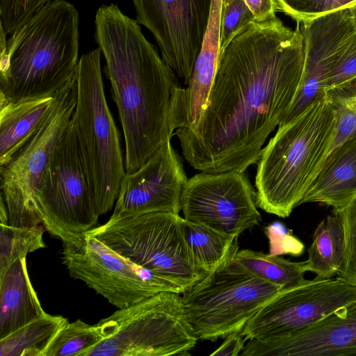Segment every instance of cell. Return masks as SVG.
<instances>
[{
  "label": "cell",
  "instance_id": "cell-15",
  "mask_svg": "<svg viewBox=\"0 0 356 356\" xmlns=\"http://www.w3.org/2000/svg\"><path fill=\"white\" fill-rule=\"evenodd\" d=\"M304 40V66L296 95L284 124L327 96L326 83L339 56L356 34L350 8L332 12L300 24Z\"/></svg>",
  "mask_w": 356,
  "mask_h": 356
},
{
  "label": "cell",
  "instance_id": "cell-35",
  "mask_svg": "<svg viewBox=\"0 0 356 356\" xmlns=\"http://www.w3.org/2000/svg\"><path fill=\"white\" fill-rule=\"evenodd\" d=\"M350 11H351V13H352V16H353V20H354V23L356 26V4L354 5L353 7L350 8Z\"/></svg>",
  "mask_w": 356,
  "mask_h": 356
},
{
  "label": "cell",
  "instance_id": "cell-12",
  "mask_svg": "<svg viewBox=\"0 0 356 356\" xmlns=\"http://www.w3.org/2000/svg\"><path fill=\"white\" fill-rule=\"evenodd\" d=\"M256 191L241 172H201L188 179L181 196L184 218L238 236L258 225Z\"/></svg>",
  "mask_w": 356,
  "mask_h": 356
},
{
  "label": "cell",
  "instance_id": "cell-20",
  "mask_svg": "<svg viewBox=\"0 0 356 356\" xmlns=\"http://www.w3.org/2000/svg\"><path fill=\"white\" fill-rule=\"evenodd\" d=\"M55 95L12 102L0 97V166L10 162L48 118Z\"/></svg>",
  "mask_w": 356,
  "mask_h": 356
},
{
  "label": "cell",
  "instance_id": "cell-34",
  "mask_svg": "<svg viewBox=\"0 0 356 356\" xmlns=\"http://www.w3.org/2000/svg\"><path fill=\"white\" fill-rule=\"evenodd\" d=\"M252 13L255 22H264L276 17L274 0H244Z\"/></svg>",
  "mask_w": 356,
  "mask_h": 356
},
{
  "label": "cell",
  "instance_id": "cell-9",
  "mask_svg": "<svg viewBox=\"0 0 356 356\" xmlns=\"http://www.w3.org/2000/svg\"><path fill=\"white\" fill-rule=\"evenodd\" d=\"M282 290L231 260L209 272L181 296L186 318L197 338L214 341L241 331Z\"/></svg>",
  "mask_w": 356,
  "mask_h": 356
},
{
  "label": "cell",
  "instance_id": "cell-26",
  "mask_svg": "<svg viewBox=\"0 0 356 356\" xmlns=\"http://www.w3.org/2000/svg\"><path fill=\"white\" fill-rule=\"evenodd\" d=\"M104 339L98 323L90 325L80 319L67 322L50 343L45 356H82Z\"/></svg>",
  "mask_w": 356,
  "mask_h": 356
},
{
  "label": "cell",
  "instance_id": "cell-31",
  "mask_svg": "<svg viewBox=\"0 0 356 356\" xmlns=\"http://www.w3.org/2000/svg\"><path fill=\"white\" fill-rule=\"evenodd\" d=\"M356 78V34L343 49L326 83L327 94Z\"/></svg>",
  "mask_w": 356,
  "mask_h": 356
},
{
  "label": "cell",
  "instance_id": "cell-16",
  "mask_svg": "<svg viewBox=\"0 0 356 356\" xmlns=\"http://www.w3.org/2000/svg\"><path fill=\"white\" fill-rule=\"evenodd\" d=\"M171 138L137 170L122 177L111 218L152 212L181 211V196L188 179Z\"/></svg>",
  "mask_w": 356,
  "mask_h": 356
},
{
  "label": "cell",
  "instance_id": "cell-11",
  "mask_svg": "<svg viewBox=\"0 0 356 356\" xmlns=\"http://www.w3.org/2000/svg\"><path fill=\"white\" fill-rule=\"evenodd\" d=\"M356 302V285L340 278L307 280L280 291L248 321V340H271L304 330Z\"/></svg>",
  "mask_w": 356,
  "mask_h": 356
},
{
  "label": "cell",
  "instance_id": "cell-25",
  "mask_svg": "<svg viewBox=\"0 0 356 356\" xmlns=\"http://www.w3.org/2000/svg\"><path fill=\"white\" fill-rule=\"evenodd\" d=\"M188 245L199 264L208 272L229 262L238 250V236L225 234L185 219Z\"/></svg>",
  "mask_w": 356,
  "mask_h": 356
},
{
  "label": "cell",
  "instance_id": "cell-2",
  "mask_svg": "<svg viewBox=\"0 0 356 356\" xmlns=\"http://www.w3.org/2000/svg\"><path fill=\"white\" fill-rule=\"evenodd\" d=\"M94 37L118 107L125 143L124 168L130 174L172 136L170 108L177 75L145 38L137 19L117 4L99 7Z\"/></svg>",
  "mask_w": 356,
  "mask_h": 356
},
{
  "label": "cell",
  "instance_id": "cell-28",
  "mask_svg": "<svg viewBox=\"0 0 356 356\" xmlns=\"http://www.w3.org/2000/svg\"><path fill=\"white\" fill-rule=\"evenodd\" d=\"M277 11L300 24L327 13L350 8L356 0H274Z\"/></svg>",
  "mask_w": 356,
  "mask_h": 356
},
{
  "label": "cell",
  "instance_id": "cell-1",
  "mask_svg": "<svg viewBox=\"0 0 356 356\" xmlns=\"http://www.w3.org/2000/svg\"><path fill=\"white\" fill-rule=\"evenodd\" d=\"M304 58L298 23L292 29L276 16L237 35L220 56L198 124L176 130L190 165L209 173L244 172L257 163L296 95Z\"/></svg>",
  "mask_w": 356,
  "mask_h": 356
},
{
  "label": "cell",
  "instance_id": "cell-24",
  "mask_svg": "<svg viewBox=\"0 0 356 356\" xmlns=\"http://www.w3.org/2000/svg\"><path fill=\"white\" fill-rule=\"evenodd\" d=\"M232 263L282 290L304 283L307 271L305 261H291L278 255L251 250H238Z\"/></svg>",
  "mask_w": 356,
  "mask_h": 356
},
{
  "label": "cell",
  "instance_id": "cell-17",
  "mask_svg": "<svg viewBox=\"0 0 356 356\" xmlns=\"http://www.w3.org/2000/svg\"><path fill=\"white\" fill-rule=\"evenodd\" d=\"M241 356H356V302L292 334L249 339Z\"/></svg>",
  "mask_w": 356,
  "mask_h": 356
},
{
  "label": "cell",
  "instance_id": "cell-8",
  "mask_svg": "<svg viewBox=\"0 0 356 356\" xmlns=\"http://www.w3.org/2000/svg\"><path fill=\"white\" fill-rule=\"evenodd\" d=\"M36 202L46 230L74 243L95 227L101 216L95 187L72 121L39 184Z\"/></svg>",
  "mask_w": 356,
  "mask_h": 356
},
{
  "label": "cell",
  "instance_id": "cell-30",
  "mask_svg": "<svg viewBox=\"0 0 356 356\" xmlns=\"http://www.w3.org/2000/svg\"><path fill=\"white\" fill-rule=\"evenodd\" d=\"M53 0H0V27L8 35Z\"/></svg>",
  "mask_w": 356,
  "mask_h": 356
},
{
  "label": "cell",
  "instance_id": "cell-27",
  "mask_svg": "<svg viewBox=\"0 0 356 356\" xmlns=\"http://www.w3.org/2000/svg\"><path fill=\"white\" fill-rule=\"evenodd\" d=\"M254 22V17L244 0H221L219 22L220 58L232 40Z\"/></svg>",
  "mask_w": 356,
  "mask_h": 356
},
{
  "label": "cell",
  "instance_id": "cell-18",
  "mask_svg": "<svg viewBox=\"0 0 356 356\" xmlns=\"http://www.w3.org/2000/svg\"><path fill=\"white\" fill-rule=\"evenodd\" d=\"M221 0H213L210 19L191 79L171 92L170 127L194 129L207 108L220 63L219 22Z\"/></svg>",
  "mask_w": 356,
  "mask_h": 356
},
{
  "label": "cell",
  "instance_id": "cell-4",
  "mask_svg": "<svg viewBox=\"0 0 356 356\" xmlns=\"http://www.w3.org/2000/svg\"><path fill=\"white\" fill-rule=\"evenodd\" d=\"M337 115L336 104L326 96L278 126L259 160L257 207L286 218L299 206L328 154Z\"/></svg>",
  "mask_w": 356,
  "mask_h": 356
},
{
  "label": "cell",
  "instance_id": "cell-29",
  "mask_svg": "<svg viewBox=\"0 0 356 356\" xmlns=\"http://www.w3.org/2000/svg\"><path fill=\"white\" fill-rule=\"evenodd\" d=\"M333 213L341 220L344 236L343 260L336 276L356 285V198Z\"/></svg>",
  "mask_w": 356,
  "mask_h": 356
},
{
  "label": "cell",
  "instance_id": "cell-7",
  "mask_svg": "<svg viewBox=\"0 0 356 356\" xmlns=\"http://www.w3.org/2000/svg\"><path fill=\"white\" fill-rule=\"evenodd\" d=\"M97 47L82 55L74 74L76 105L74 124L92 179L100 215L115 203L126 173L118 128L108 106Z\"/></svg>",
  "mask_w": 356,
  "mask_h": 356
},
{
  "label": "cell",
  "instance_id": "cell-19",
  "mask_svg": "<svg viewBox=\"0 0 356 356\" xmlns=\"http://www.w3.org/2000/svg\"><path fill=\"white\" fill-rule=\"evenodd\" d=\"M356 198V136L330 152L299 205L318 202L333 210Z\"/></svg>",
  "mask_w": 356,
  "mask_h": 356
},
{
  "label": "cell",
  "instance_id": "cell-6",
  "mask_svg": "<svg viewBox=\"0 0 356 356\" xmlns=\"http://www.w3.org/2000/svg\"><path fill=\"white\" fill-rule=\"evenodd\" d=\"M181 294L161 291L100 320L105 339L82 356L186 355L199 339Z\"/></svg>",
  "mask_w": 356,
  "mask_h": 356
},
{
  "label": "cell",
  "instance_id": "cell-32",
  "mask_svg": "<svg viewBox=\"0 0 356 356\" xmlns=\"http://www.w3.org/2000/svg\"><path fill=\"white\" fill-rule=\"evenodd\" d=\"M334 103L337 107L338 115L328 154L356 136V109L345 104Z\"/></svg>",
  "mask_w": 356,
  "mask_h": 356
},
{
  "label": "cell",
  "instance_id": "cell-10",
  "mask_svg": "<svg viewBox=\"0 0 356 356\" xmlns=\"http://www.w3.org/2000/svg\"><path fill=\"white\" fill-rule=\"evenodd\" d=\"M62 260L70 275L81 280L118 309L161 291H184L177 284L138 266L100 240L85 233L63 242Z\"/></svg>",
  "mask_w": 356,
  "mask_h": 356
},
{
  "label": "cell",
  "instance_id": "cell-13",
  "mask_svg": "<svg viewBox=\"0 0 356 356\" xmlns=\"http://www.w3.org/2000/svg\"><path fill=\"white\" fill-rule=\"evenodd\" d=\"M213 0H132L136 19L187 86L207 30Z\"/></svg>",
  "mask_w": 356,
  "mask_h": 356
},
{
  "label": "cell",
  "instance_id": "cell-5",
  "mask_svg": "<svg viewBox=\"0 0 356 356\" xmlns=\"http://www.w3.org/2000/svg\"><path fill=\"white\" fill-rule=\"evenodd\" d=\"M185 218L172 212H152L110 219L87 232L154 274L190 289L209 273L186 241Z\"/></svg>",
  "mask_w": 356,
  "mask_h": 356
},
{
  "label": "cell",
  "instance_id": "cell-23",
  "mask_svg": "<svg viewBox=\"0 0 356 356\" xmlns=\"http://www.w3.org/2000/svg\"><path fill=\"white\" fill-rule=\"evenodd\" d=\"M67 322L62 316L45 312L0 339V356H45L50 343Z\"/></svg>",
  "mask_w": 356,
  "mask_h": 356
},
{
  "label": "cell",
  "instance_id": "cell-22",
  "mask_svg": "<svg viewBox=\"0 0 356 356\" xmlns=\"http://www.w3.org/2000/svg\"><path fill=\"white\" fill-rule=\"evenodd\" d=\"M343 250L342 224L333 213L321 220L314 232L305 260L307 271L314 273L317 279L334 277L341 267Z\"/></svg>",
  "mask_w": 356,
  "mask_h": 356
},
{
  "label": "cell",
  "instance_id": "cell-21",
  "mask_svg": "<svg viewBox=\"0 0 356 356\" xmlns=\"http://www.w3.org/2000/svg\"><path fill=\"white\" fill-rule=\"evenodd\" d=\"M30 281L26 257L0 275V339L44 314Z\"/></svg>",
  "mask_w": 356,
  "mask_h": 356
},
{
  "label": "cell",
  "instance_id": "cell-3",
  "mask_svg": "<svg viewBox=\"0 0 356 356\" xmlns=\"http://www.w3.org/2000/svg\"><path fill=\"white\" fill-rule=\"evenodd\" d=\"M0 34V97L12 102L52 96L74 76L79 60V15L53 0L16 29Z\"/></svg>",
  "mask_w": 356,
  "mask_h": 356
},
{
  "label": "cell",
  "instance_id": "cell-14",
  "mask_svg": "<svg viewBox=\"0 0 356 356\" xmlns=\"http://www.w3.org/2000/svg\"><path fill=\"white\" fill-rule=\"evenodd\" d=\"M76 101L74 76L55 94L52 110L37 134L10 162L0 166L1 196L6 206H22L38 211L36 194L39 184L70 125Z\"/></svg>",
  "mask_w": 356,
  "mask_h": 356
},
{
  "label": "cell",
  "instance_id": "cell-33",
  "mask_svg": "<svg viewBox=\"0 0 356 356\" xmlns=\"http://www.w3.org/2000/svg\"><path fill=\"white\" fill-rule=\"evenodd\" d=\"M225 341L215 350L211 356H236L240 355L245 348L247 340L241 331L232 332L225 337Z\"/></svg>",
  "mask_w": 356,
  "mask_h": 356
}]
</instances>
